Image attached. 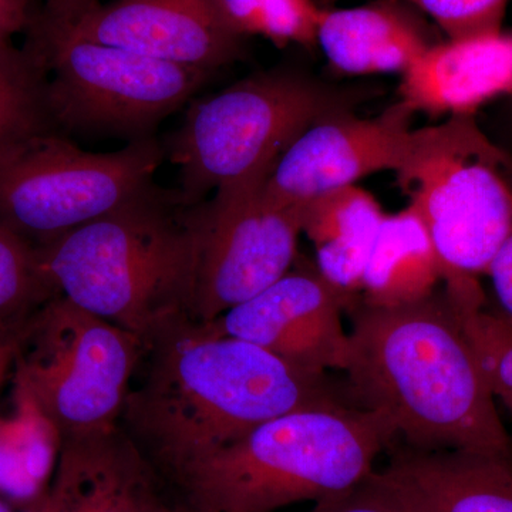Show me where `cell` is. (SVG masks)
Returning <instances> with one entry per match:
<instances>
[{
  "mask_svg": "<svg viewBox=\"0 0 512 512\" xmlns=\"http://www.w3.org/2000/svg\"><path fill=\"white\" fill-rule=\"evenodd\" d=\"M444 289V288H443ZM447 293V292H446ZM464 335L495 399L512 404V322L488 311L485 296H450Z\"/></svg>",
  "mask_w": 512,
  "mask_h": 512,
  "instance_id": "24",
  "label": "cell"
},
{
  "mask_svg": "<svg viewBox=\"0 0 512 512\" xmlns=\"http://www.w3.org/2000/svg\"><path fill=\"white\" fill-rule=\"evenodd\" d=\"M55 296L40 271L36 249L0 222V329L19 333Z\"/></svg>",
  "mask_w": 512,
  "mask_h": 512,
  "instance_id": "23",
  "label": "cell"
},
{
  "mask_svg": "<svg viewBox=\"0 0 512 512\" xmlns=\"http://www.w3.org/2000/svg\"><path fill=\"white\" fill-rule=\"evenodd\" d=\"M234 35L259 36L278 47L316 46L322 6L318 0H208Z\"/></svg>",
  "mask_w": 512,
  "mask_h": 512,
  "instance_id": "22",
  "label": "cell"
},
{
  "mask_svg": "<svg viewBox=\"0 0 512 512\" xmlns=\"http://www.w3.org/2000/svg\"><path fill=\"white\" fill-rule=\"evenodd\" d=\"M39 19L79 39L210 73L244 52V39L222 25L208 0H113L70 25Z\"/></svg>",
  "mask_w": 512,
  "mask_h": 512,
  "instance_id": "13",
  "label": "cell"
},
{
  "mask_svg": "<svg viewBox=\"0 0 512 512\" xmlns=\"http://www.w3.org/2000/svg\"><path fill=\"white\" fill-rule=\"evenodd\" d=\"M412 117L399 101L372 119L346 110L316 121L276 160L265 181L266 192L302 207L320 195L352 187L367 175L399 174L416 143Z\"/></svg>",
  "mask_w": 512,
  "mask_h": 512,
  "instance_id": "11",
  "label": "cell"
},
{
  "mask_svg": "<svg viewBox=\"0 0 512 512\" xmlns=\"http://www.w3.org/2000/svg\"><path fill=\"white\" fill-rule=\"evenodd\" d=\"M0 512H12V510H10L8 503H6V501L3 500L2 497H0Z\"/></svg>",
  "mask_w": 512,
  "mask_h": 512,
  "instance_id": "33",
  "label": "cell"
},
{
  "mask_svg": "<svg viewBox=\"0 0 512 512\" xmlns=\"http://www.w3.org/2000/svg\"><path fill=\"white\" fill-rule=\"evenodd\" d=\"M10 335H15V333H6V332H3L2 329H0V340L8 338V336H10Z\"/></svg>",
  "mask_w": 512,
  "mask_h": 512,
  "instance_id": "34",
  "label": "cell"
},
{
  "mask_svg": "<svg viewBox=\"0 0 512 512\" xmlns=\"http://www.w3.org/2000/svg\"><path fill=\"white\" fill-rule=\"evenodd\" d=\"M272 167L224 185L195 207V272L190 315L214 322L291 271L302 207L275 200Z\"/></svg>",
  "mask_w": 512,
  "mask_h": 512,
  "instance_id": "10",
  "label": "cell"
},
{
  "mask_svg": "<svg viewBox=\"0 0 512 512\" xmlns=\"http://www.w3.org/2000/svg\"><path fill=\"white\" fill-rule=\"evenodd\" d=\"M348 382L396 439L426 451L511 458L512 439L444 289L406 305L349 306Z\"/></svg>",
  "mask_w": 512,
  "mask_h": 512,
  "instance_id": "2",
  "label": "cell"
},
{
  "mask_svg": "<svg viewBox=\"0 0 512 512\" xmlns=\"http://www.w3.org/2000/svg\"><path fill=\"white\" fill-rule=\"evenodd\" d=\"M505 407H507L508 412H510L512 414V404H510V406H505Z\"/></svg>",
  "mask_w": 512,
  "mask_h": 512,
  "instance_id": "35",
  "label": "cell"
},
{
  "mask_svg": "<svg viewBox=\"0 0 512 512\" xmlns=\"http://www.w3.org/2000/svg\"><path fill=\"white\" fill-rule=\"evenodd\" d=\"M55 127L39 57L29 46L0 45V151Z\"/></svg>",
  "mask_w": 512,
  "mask_h": 512,
  "instance_id": "21",
  "label": "cell"
},
{
  "mask_svg": "<svg viewBox=\"0 0 512 512\" xmlns=\"http://www.w3.org/2000/svg\"><path fill=\"white\" fill-rule=\"evenodd\" d=\"M511 181H512V171H511Z\"/></svg>",
  "mask_w": 512,
  "mask_h": 512,
  "instance_id": "36",
  "label": "cell"
},
{
  "mask_svg": "<svg viewBox=\"0 0 512 512\" xmlns=\"http://www.w3.org/2000/svg\"><path fill=\"white\" fill-rule=\"evenodd\" d=\"M306 512H403L375 473L352 490L316 501Z\"/></svg>",
  "mask_w": 512,
  "mask_h": 512,
  "instance_id": "26",
  "label": "cell"
},
{
  "mask_svg": "<svg viewBox=\"0 0 512 512\" xmlns=\"http://www.w3.org/2000/svg\"><path fill=\"white\" fill-rule=\"evenodd\" d=\"M336 0H319L326 8ZM433 20L447 39L503 32L508 0H404Z\"/></svg>",
  "mask_w": 512,
  "mask_h": 512,
  "instance_id": "25",
  "label": "cell"
},
{
  "mask_svg": "<svg viewBox=\"0 0 512 512\" xmlns=\"http://www.w3.org/2000/svg\"><path fill=\"white\" fill-rule=\"evenodd\" d=\"M178 497V495H177ZM174 512H210L207 510H202V508L197 507V505L188 503L184 498L178 497L177 505H175Z\"/></svg>",
  "mask_w": 512,
  "mask_h": 512,
  "instance_id": "32",
  "label": "cell"
},
{
  "mask_svg": "<svg viewBox=\"0 0 512 512\" xmlns=\"http://www.w3.org/2000/svg\"><path fill=\"white\" fill-rule=\"evenodd\" d=\"M143 340L64 296L47 301L20 332L15 384L62 441L119 427Z\"/></svg>",
  "mask_w": 512,
  "mask_h": 512,
  "instance_id": "7",
  "label": "cell"
},
{
  "mask_svg": "<svg viewBox=\"0 0 512 512\" xmlns=\"http://www.w3.org/2000/svg\"><path fill=\"white\" fill-rule=\"evenodd\" d=\"M383 416L355 404L282 414L185 468L171 488L210 512H279L352 490L396 443Z\"/></svg>",
  "mask_w": 512,
  "mask_h": 512,
  "instance_id": "4",
  "label": "cell"
},
{
  "mask_svg": "<svg viewBox=\"0 0 512 512\" xmlns=\"http://www.w3.org/2000/svg\"><path fill=\"white\" fill-rule=\"evenodd\" d=\"M348 104L336 90L282 69L195 101L167 147L180 168L178 192L198 204L207 192L271 167L303 131Z\"/></svg>",
  "mask_w": 512,
  "mask_h": 512,
  "instance_id": "6",
  "label": "cell"
},
{
  "mask_svg": "<svg viewBox=\"0 0 512 512\" xmlns=\"http://www.w3.org/2000/svg\"><path fill=\"white\" fill-rule=\"evenodd\" d=\"M376 476L403 512H512V460L392 444Z\"/></svg>",
  "mask_w": 512,
  "mask_h": 512,
  "instance_id": "15",
  "label": "cell"
},
{
  "mask_svg": "<svg viewBox=\"0 0 512 512\" xmlns=\"http://www.w3.org/2000/svg\"><path fill=\"white\" fill-rule=\"evenodd\" d=\"M23 512H63V510L62 507H60L59 501H57V498L49 488L42 497L28 504V507H26V510Z\"/></svg>",
  "mask_w": 512,
  "mask_h": 512,
  "instance_id": "31",
  "label": "cell"
},
{
  "mask_svg": "<svg viewBox=\"0 0 512 512\" xmlns=\"http://www.w3.org/2000/svg\"><path fill=\"white\" fill-rule=\"evenodd\" d=\"M20 332L0 340V390L13 370L16 356H18Z\"/></svg>",
  "mask_w": 512,
  "mask_h": 512,
  "instance_id": "30",
  "label": "cell"
},
{
  "mask_svg": "<svg viewBox=\"0 0 512 512\" xmlns=\"http://www.w3.org/2000/svg\"><path fill=\"white\" fill-rule=\"evenodd\" d=\"M36 16L33 0H0V45H9L13 36L29 30Z\"/></svg>",
  "mask_w": 512,
  "mask_h": 512,
  "instance_id": "28",
  "label": "cell"
},
{
  "mask_svg": "<svg viewBox=\"0 0 512 512\" xmlns=\"http://www.w3.org/2000/svg\"><path fill=\"white\" fill-rule=\"evenodd\" d=\"M356 299L330 285L318 269H291L211 323L302 369L345 372L350 342L342 312Z\"/></svg>",
  "mask_w": 512,
  "mask_h": 512,
  "instance_id": "12",
  "label": "cell"
},
{
  "mask_svg": "<svg viewBox=\"0 0 512 512\" xmlns=\"http://www.w3.org/2000/svg\"><path fill=\"white\" fill-rule=\"evenodd\" d=\"M164 158L151 137L87 153L55 131L0 151V222L35 249L97 220L153 184Z\"/></svg>",
  "mask_w": 512,
  "mask_h": 512,
  "instance_id": "8",
  "label": "cell"
},
{
  "mask_svg": "<svg viewBox=\"0 0 512 512\" xmlns=\"http://www.w3.org/2000/svg\"><path fill=\"white\" fill-rule=\"evenodd\" d=\"M437 42L419 10L404 0L322 8L316 30V46L330 66L349 76L403 74Z\"/></svg>",
  "mask_w": 512,
  "mask_h": 512,
  "instance_id": "17",
  "label": "cell"
},
{
  "mask_svg": "<svg viewBox=\"0 0 512 512\" xmlns=\"http://www.w3.org/2000/svg\"><path fill=\"white\" fill-rule=\"evenodd\" d=\"M443 282L439 255L412 204L386 215L363 274V301L406 305L427 298Z\"/></svg>",
  "mask_w": 512,
  "mask_h": 512,
  "instance_id": "19",
  "label": "cell"
},
{
  "mask_svg": "<svg viewBox=\"0 0 512 512\" xmlns=\"http://www.w3.org/2000/svg\"><path fill=\"white\" fill-rule=\"evenodd\" d=\"M195 207L151 184L37 248L40 271L57 295L144 340L168 319L190 315Z\"/></svg>",
  "mask_w": 512,
  "mask_h": 512,
  "instance_id": "3",
  "label": "cell"
},
{
  "mask_svg": "<svg viewBox=\"0 0 512 512\" xmlns=\"http://www.w3.org/2000/svg\"><path fill=\"white\" fill-rule=\"evenodd\" d=\"M33 52L45 67L56 126L134 134L148 131L191 99L212 73L120 47L79 39L36 16Z\"/></svg>",
  "mask_w": 512,
  "mask_h": 512,
  "instance_id": "9",
  "label": "cell"
},
{
  "mask_svg": "<svg viewBox=\"0 0 512 512\" xmlns=\"http://www.w3.org/2000/svg\"><path fill=\"white\" fill-rule=\"evenodd\" d=\"M121 430L168 484L265 421L309 407L355 404L346 379L302 369L188 313L143 340Z\"/></svg>",
  "mask_w": 512,
  "mask_h": 512,
  "instance_id": "1",
  "label": "cell"
},
{
  "mask_svg": "<svg viewBox=\"0 0 512 512\" xmlns=\"http://www.w3.org/2000/svg\"><path fill=\"white\" fill-rule=\"evenodd\" d=\"M50 491L63 512H174L178 500L120 426L62 441Z\"/></svg>",
  "mask_w": 512,
  "mask_h": 512,
  "instance_id": "14",
  "label": "cell"
},
{
  "mask_svg": "<svg viewBox=\"0 0 512 512\" xmlns=\"http://www.w3.org/2000/svg\"><path fill=\"white\" fill-rule=\"evenodd\" d=\"M15 387V414L0 417V494L30 504L46 493L62 437L28 392Z\"/></svg>",
  "mask_w": 512,
  "mask_h": 512,
  "instance_id": "20",
  "label": "cell"
},
{
  "mask_svg": "<svg viewBox=\"0 0 512 512\" xmlns=\"http://www.w3.org/2000/svg\"><path fill=\"white\" fill-rule=\"evenodd\" d=\"M512 94V33L444 39L403 73L400 103L431 117L474 116Z\"/></svg>",
  "mask_w": 512,
  "mask_h": 512,
  "instance_id": "16",
  "label": "cell"
},
{
  "mask_svg": "<svg viewBox=\"0 0 512 512\" xmlns=\"http://www.w3.org/2000/svg\"><path fill=\"white\" fill-rule=\"evenodd\" d=\"M512 164L474 116L417 128L397 174L439 255L446 289L480 285L512 231Z\"/></svg>",
  "mask_w": 512,
  "mask_h": 512,
  "instance_id": "5",
  "label": "cell"
},
{
  "mask_svg": "<svg viewBox=\"0 0 512 512\" xmlns=\"http://www.w3.org/2000/svg\"><path fill=\"white\" fill-rule=\"evenodd\" d=\"M386 217L363 188H340L302 205V234L311 239L316 269L330 285L357 298L370 252Z\"/></svg>",
  "mask_w": 512,
  "mask_h": 512,
  "instance_id": "18",
  "label": "cell"
},
{
  "mask_svg": "<svg viewBox=\"0 0 512 512\" xmlns=\"http://www.w3.org/2000/svg\"><path fill=\"white\" fill-rule=\"evenodd\" d=\"M485 276L493 285L501 316L512 322V231L488 265Z\"/></svg>",
  "mask_w": 512,
  "mask_h": 512,
  "instance_id": "27",
  "label": "cell"
},
{
  "mask_svg": "<svg viewBox=\"0 0 512 512\" xmlns=\"http://www.w3.org/2000/svg\"><path fill=\"white\" fill-rule=\"evenodd\" d=\"M99 3L100 0H46L39 16L55 25H70Z\"/></svg>",
  "mask_w": 512,
  "mask_h": 512,
  "instance_id": "29",
  "label": "cell"
}]
</instances>
